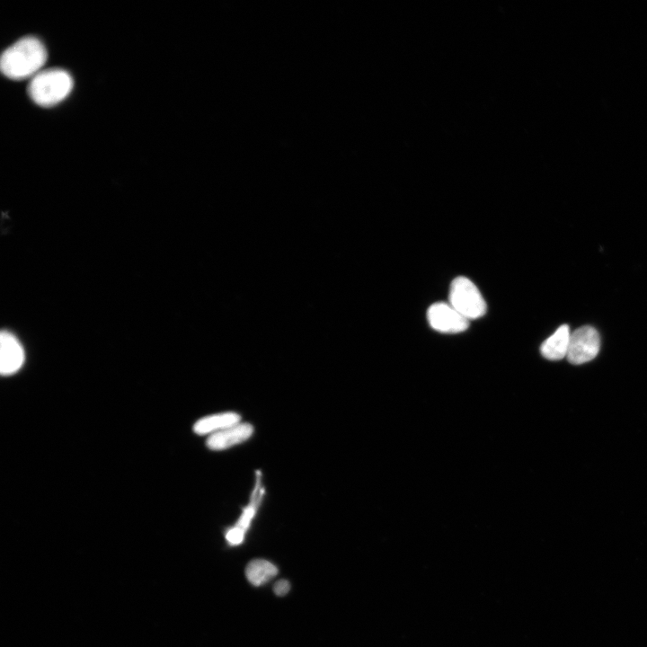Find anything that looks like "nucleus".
Masks as SVG:
<instances>
[{
    "label": "nucleus",
    "instance_id": "1",
    "mask_svg": "<svg viewBox=\"0 0 647 647\" xmlns=\"http://www.w3.org/2000/svg\"><path fill=\"white\" fill-rule=\"evenodd\" d=\"M47 49L36 37L26 36L9 46L1 56L2 73L11 79L33 77L47 60Z\"/></svg>",
    "mask_w": 647,
    "mask_h": 647
},
{
    "label": "nucleus",
    "instance_id": "2",
    "mask_svg": "<svg viewBox=\"0 0 647 647\" xmlns=\"http://www.w3.org/2000/svg\"><path fill=\"white\" fill-rule=\"evenodd\" d=\"M73 88L70 74L61 68L44 69L31 77L28 93L40 106L50 107L62 102Z\"/></svg>",
    "mask_w": 647,
    "mask_h": 647
},
{
    "label": "nucleus",
    "instance_id": "3",
    "mask_svg": "<svg viewBox=\"0 0 647 647\" xmlns=\"http://www.w3.org/2000/svg\"><path fill=\"white\" fill-rule=\"evenodd\" d=\"M448 303L469 321L483 316L487 310L485 300L478 288L464 276L452 280Z\"/></svg>",
    "mask_w": 647,
    "mask_h": 647
},
{
    "label": "nucleus",
    "instance_id": "4",
    "mask_svg": "<svg viewBox=\"0 0 647 647\" xmlns=\"http://www.w3.org/2000/svg\"><path fill=\"white\" fill-rule=\"evenodd\" d=\"M600 349L598 331L589 325L581 326L571 332L566 358L572 364L580 365L592 360Z\"/></svg>",
    "mask_w": 647,
    "mask_h": 647
},
{
    "label": "nucleus",
    "instance_id": "5",
    "mask_svg": "<svg viewBox=\"0 0 647 647\" xmlns=\"http://www.w3.org/2000/svg\"><path fill=\"white\" fill-rule=\"evenodd\" d=\"M430 327L443 333H459L469 327V320L457 312L449 303L437 302L427 310Z\"/></svg>",
    "mask_w": 647,
    "mask_h": 647
},
{
    "label": "nucleus",
    "instance_id": "6",
    "mask_svg": "<svg viewBox=\"0 0 647 647\" xmlns=\"http://www.w3.org/2000/svg\"><path fill=\"white\" fill-rule=\"evenodd\" d=\"M263 494L264 488L261 484V474L260 471H257L255 485L251 495L250 502L244 508L235 526L230 528L226 535V539L230 545H236L243 542L244 534L261 502Z\"/></svg>",
    "mask_w": 647,
    "mask_h": 647
},
{
    "label": "nucleus",
    "instance_id": "7",
    "mask_svg": "<svg viewBox=\"0 0 647 647\" xmlns=\"http://www.w3.org/2000/svg\"><path fill=\"white\" fill-rule=\"evenodd\" d=\"M0 344V372L3 376L13 375L24 363V350L18 339L8 331L1 332Z\"/></svg>",
    "mask_w": 647,
    "mask_h": 647
},
{
    "label": "nucleus",
    "instance_id": "8",
    "mask_svg": "<svg viewBox=\"0 0 647 647\" xmlns=\"http://www.w3.org/2000/svg\"><path fill=\"white\" fill-rule=\"evenodd\" d=\"M253 432L250 423H237L209 435L206 440L211 450H223L247 440Z\"/></svg>",
    "mask_w": 647,
    "mask_h": 647
},
{
    "label": "nucleus",
    "instance_id": "9",
    "mask_svg": "<svg viewBox=\"0 0 647 647\" xmlns=\"http://www.w3.org/2000/svg\"><path fill=\"white\" fill-rule=\"evenodd\" d=\"M571 332L567 324L559 326L540 346L541 354L549 360H559L566 357Z\"/></svg>",
    "mask_w": 647,
    "mask_h": 647
},
{
    "label": "nucleus",
    "instance_id": "10",
    "mask_svg": "<svg viewBox=\"0 0 647 647\" xmlns=\"http://www.w3.org/2000/svg\"><path fill=\"white\" fill-rule=\"evenodd\" d=\"M241 417L234 412H226L205 416L193 425V431L199 435H211L240 422Z\"/></svg>",
    "mask_w": 647,
    "mask_h": 647
},
{
    "label": "nucleus",
    "instance_id": "11",
    "mask_svg": "<svg viewBox=\"0 0 647 647\" xmlns=\"http://www.w3.org/2000/svg\"><path fill=\"white\" fill-rule=\"evenodd\" d=\"M278 573L277 567L270 562L263 559H254L248 563L245 568V576L253 586H261Z\"/></svg>",
    "mask_w": 647,
    "mask_h": 647
},
{
    "label": "nucleus",
    "instance_id": "12",
    "mask_svg": "<svg viewBox=\"0 0 647 647\" xmlns=\"http://www.w3.org/2000/svg\"><path fill=\"white\" fill-rule=\"evenodd\" d=\"M290 589V584L287 580H279L273 586V591L277 596H285Z\"/></svg>",
    "mask_w": 647,
    "mask_h": 647
}]
</instances>
